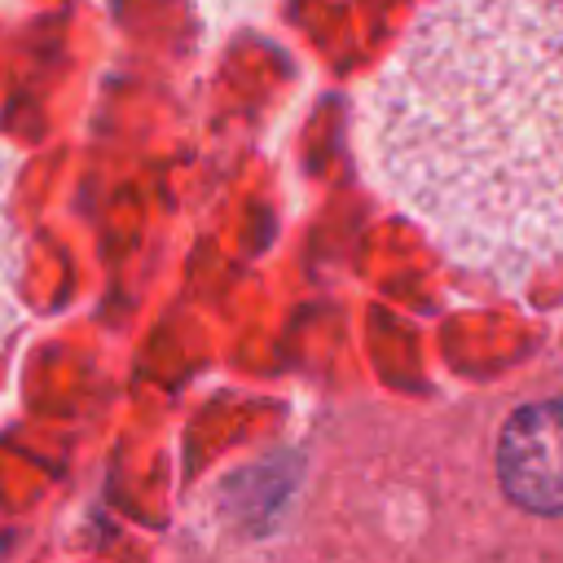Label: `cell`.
<instances>
[{
  "instance_id": "2",
  "label": "cell",
  "mask_w": 563,
  "mask_h": 563,
  "mask_svg": "<svg viewBox=\"0 0 563 563\" xmlns=\"http://www.w3.org/2000/svg\"><path fill=\"white\" fill-rule=\"evenodd\" d=\"M497 475L523 510H563V396L528 405L506 422L497 444Z\"/></svg>"
},
{
  "instance_id": "3",
  "label": "cell",
  "mask_w": 563,
  "mask_h": 563,
  "mask_svg": "<svg viewBox=\"0 0 563 563\" xmlns=\"http://www.w3.org/2000/svg\"><path fill=\"white\" fill-rule=\"evenodd\" d=\"M22 238L13 224V154L0 145V347L22 321Z\"/></svg>"
},
{
  "instance_id": "1",
  "label": "cell",
  "mask_w": 563,
  "mask_h": 563,
  "mask_svg": "<svg viewBox=\"0 0 563 563\" xmlns=\"http://www.w3.org/2000/svg\"><path fill=\"white\" fill-rule=\"evenodd\" d=\"M383 198L462 273L563 264V0H431L361 97Z\"/></svg>"
}]
</instances>
